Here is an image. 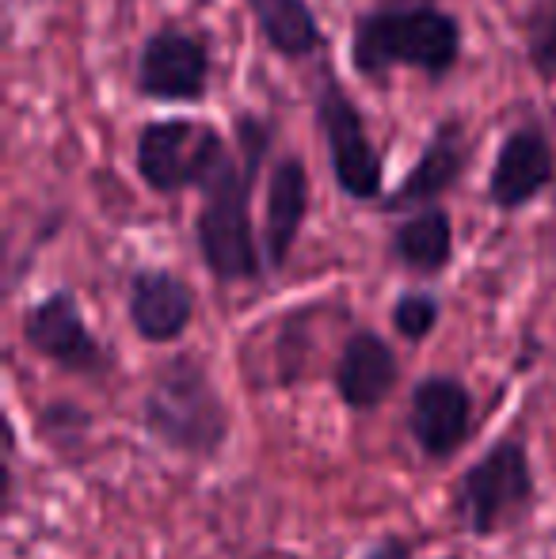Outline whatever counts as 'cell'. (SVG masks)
I'll use <instances>...</instances> for the list:
<instances>
[{"instance_id":"9c48e42d","label":"cell","mask_w":556,"mask_h":559,"mask_svg":"<svg viewBox=\"0 0 556 559\" xmlns=\"http://www.w3.org/2000/svg\"><path fill=\"white\" fill-rule=\"evenodd\" d=\"M409 430L419 453L430 461H446L465 445L473 430V392L450 373H430L416 381L409 404Z\"/></svg>"},{"instance_id":"ba28073f","label":"cell","mask_w":556,"mask_h":559,"mask_svg":"<svg viewBox=\"0 0 556 559\" xmlns=\"http://www.w3.org/2000/svg\"><path fill=\"white\" fill-rule=\"evenodd\" d=\"M210 84V50L202 38L164 27L145 38L138 58V92L156 104H199Z\"/></svg>"},{"instance_id":"8fae6325","label":"cell","mask_w":556,"mask_h":559,"mask_svg":"<svg viewBox=\"0 0 556 559\" xmlns=\"http://www.w3.org/2000/svg\"><path fill=\"white\" fill-rule=\"evenodd\" d=\"M465 164H469V141L461 122H442L435 133H430L427 148L419 153V160L412 164V171L401 179L393 194H386L381 210L386 214H409V210H423V206H435L461 176H465Z\"/></svg>"},{"instance_id":"2e32d148","label":"cell","mask_w":556,"mask_h":559,"mask_svg":"<svg viewBox=\"0 0 556 559\" xmlns=\"http://www.w3.org/2000/svg\"><path fill=\"white\" fill-rule=\"evenodd\" d=\"M245 4L252 8L260 35L282 58L301 61L324 46V31L305 0H245Z\"/></svg>"},{"instance_id":"6da1fadb","label":"cell","mask_w":556,"mask_h":559,"mask_svg":"<svg viewBox=\"0 0 556 559\" xmlns=\"http://www.w3.org/2000/svg\"><path fill=\"white\" fill-rule=\"evenodd\" d=\"M237 145L240 153H225L210 179L199 187L202 210H199V251L206 271L217 282H256L263 271L260 248L252 233V187L260 160L271 148V126L256 115L237 118Z\"/></svg>"},{"instance_id":"5bb4252c","label":"cell","mask_w":556,"mask_h":559,"mask_svg":"<svg viewBox=\"0 0 556 559\" xmlns=\"http://www.w3.org/2000/svg\"><path fill=\"white\" fill-rule=\"evenodd\" d=\"M309 214V171L301 160L286 156L275 164L268 179V225H263V251H268V263L286 266L289 251L297 243V233Z\"/></svg>"},{"instance_id":"4fadbf2b","label":"cell","mask_w":556,"mask_h":559,"mask_svg":"<svg viewBox=\"0 0 556 559\" xmlns=\"http://www.w3.org/2000/svg\"><path fill=\"white\" fill-rule=\"evenodd\" d=\"M401 361L378 332H355L335 361V392L351 412H374L393 396Z\"/></svg>"},{"instance_id":"9a60e30c","label":"cell","mask_w":556,"mask_h":559,"mask_svg":"<svg viewBox=\"0 0 556 559\" xmlns=\"http://www.w3.org/2000/svg\"><path fill=\"white\" fill-rule=\"evenodd\" d=\"M393 259L412 274H438L453 259V225L442 206L412 210L393 233Z\"/></svg>"},{"instance_id":"ffe728a7","label":"cell","mask_w":556,"mask_h":559,"mask_svg":"<svg viewBox=\"0 0 556 559\" xmlns=\"http://www.w3.org/2000/svg\"><path fill=\"white\" fill-rule=\"evenodd\" d=\"M363 559H412V545L404 537H397V533H389ZM442 559H461V556H442Z\"/></svg>"},{"instance_id":"52a82bcc","label":"cell","mask_w":556,"mask_h":559,"mask_svg":"<svg viewBox=\"0 0 556 559\" xmlns=\"http://www.w3.org/2000/svg\"><path fill=\"white\" fill-rule=\"evenodd\" d=\"M23 338L35 354L61 366L66 373L81 377H107L115 366L111 350L99 343L84 324V312L69 289H54L38 305H31L23 317Z\"/></svg>"},{"instance_id":"5b68a950","label":"cell","mask_w":556,"mask_h":559,"mask_svg":"<svg viewBox=\"0 0 556 559\" xmlns=\"http://www.w3.org/2000/svg\"><path fill=\"white\" fill-rule=\"evenodd\" d=\"M222 156V133L194 118H161V122H145L138 133V171L161 194L202 187Z\"/></svg>"},{"instance_id":"d6986e66","label":"cell","mask_w":556,"mask_h":559,"mask_svg":"<svg viewBox=\"0 0 556 559\" xmlns=\"http://www.w3.org/2000/svg\"><path fill=\"white\" fill-rule=\"evenodd\" d=\"M38 430H43V438L50 445H81V438L69 435V430H88V412L76 404H50L43 407V415H38Z\"/></svg>"},{"instance_id":"3957f363","label":"cell","mask_w":556,"mask_h":559,"mask_svg":"<svg viewBox=\"0 0 556 559\" xmlns=\"http://www.w3.org/2000/svg\"><path fill=\"white\" fill-rule=\"evenodd\" d=\"M141 419L156 442L184 456H217L229 438V407L191 354H179L156 369Z\"/></svg>"},{"instance_id":"7a4b0ae2","label":"cell","mask_w":556,"mask_h":559,"mask_svg":"<svg viewBox=\"0 0 556 559\" xmlns=\"http://www.w3.org/2000/svg\"><path fill=\"white\" fill-rule=\"evenodd\" d=\"M461 58V23L435 4L423 8H374L358 15L351 31V66L378 81L389 69H419L446 76Z\"/></svg>"},{"instance_id":"277c9868","label":"cell","mask_w":556,"mask_h":559,"mask_svg":"<svg viewBox=\"0 0 556 559\" xmlns=\"http://www.w3.org/2000/svg\"><path fill=\"white\" fill-rule=\"evenodd\" d=\"M534 502V464L522 438H499L481 461H473L458 479L453 510L473 537H492L507 522L527 514Z\"/></svg>"},{"instance_id":"8992f818","label":"cell","mask_w":556,"mask_h":559,"mask_svg":"<svg viewBox=\"0 0 556 559\" xmlns=\"http://www.w3.org/2000/svg\"><path fill=\"white\" fill-rule=\"evenodd\" d=\"M317 122L328 141L335 183L343 187V194L355 202L378 199L381 187H386V168H381L378 148H374L370 133H366L363 111L351 104V96L343 92L340 81H324V88H320Z\"/></svg>"},{"instance_id":"ac0fdd59","label":"cell","mask_w":556,"mask_h":559,"mask_svg":"<svg viewBox=\"0 0 556 559\" xmlns=\"http://www.w3.org/2000/svg\"><path fill=\"white\" fill-rule=\"evenodd\" d=\"M438 297L435 294H423V289H409L404 297H397L393 305V328L401 332L409 343H419L435 332L438 324Z\"/></svg>"},{"instance_id":"e0dca14e","label":"cell","mask_w":556,"mask_h":559,"mask_svg":"<svg viewBox=\"0 0 556 559\" xmlns=\"http://www.w3.org/2000/svg\"><path fill=\"white\" fill-rule=\"evenodd\" d=\"M527 53L542 81H556V0H534L527 12Z\"/></svg>"},{"instance_id":"44dd1931","label":"cell","mask_w":556,"mask_h":559,"mask_svg":"<svg viewBox=\"0 0 556 559\" xmlns=\"http://www.w3.org/2000/svg\"><path fill=\"white\" fill-rule=\"evenodd\" d=\"M386 8H423V4H435V0H378Z\"/></svg>"},{"instance_id":"7c38bea8","label":"cell","mask_w":556,"mask_h":559,"mask_svg":"<svg viewBox=\"0 0 556 559\" xmlns=\"http://www.w3.org/2000/svg\"><path fill=\"white\" fill-rule=\"evenodd\" d=\"M127 312L134 332L145 343H176L191 328L194 317V289L179 274L145 266L130 278Z\"/></svg>"},{"instance_id":"30bf717a","label":"cell","mask_w":556,"mask_h":559,"mask_svg":"<svg viewBox=\"0 0 556 559\" xmlns=\"http://www.w3.org/2000/svg\"><path fill=\"white\" fill-rule=\"evenodd\" d=\"M556 176V156L553 145L542 130L534 126H522V130H511L504 138L496 153V164H492L488 176V199L496 210H522L553 183Z\"/></svg>"}]
</instances>
